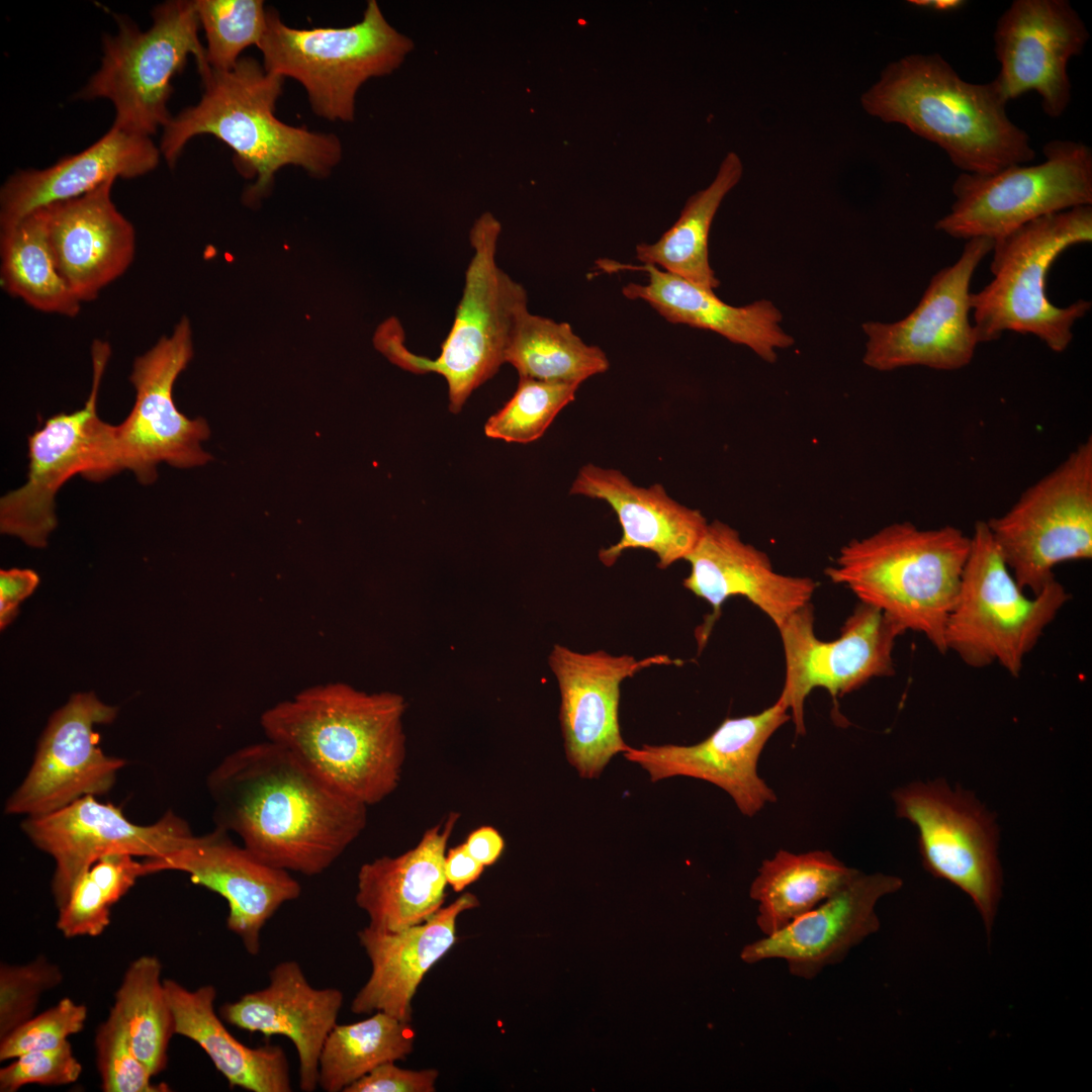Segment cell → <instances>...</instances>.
<instances>
[{
	"mask_svg": "<svg viewBox=\"0 0 1092 1092\" xmlns=\"http://www.w3.org/2000/svg\"><path fill=\"white\" fill-rule=\"evenodd\" d=\"M742 171L740 158L728 153L714 181L687 200L672 226L654 244L637 246V259L714 291L720 281L709 262V232L723 198L739 182Z\"/></svg>",
	"mask_w": 1092,
	"mask_h": 1092,
	"instance_id": "cell-36",
	"label": "cell"
},
{
	"mask_svg": "<svg viewBox=\"0 0 1092 1092\" xmlns=\"http://www.w3.org/2000/svg\"><path fill=\"white\" fill-rule=\"evenodd\" d=\"M160 149L148 135L112 125L82 152L60 159L42 170L11 175L0 191V225L26 214L82 196L116 178L131 179L159 165Z\"/></svg>",
	"mask_w": 1092,
	"mask_h": 1092,
	"instance_id": "cell-30",
	"label": "cell"
},
{
	"mask_svg": "<svg viewBox=\"0 0 1092 1092\" xmlns=\"http://www.w3.org/2000/svg\"><path fill=\"white\" fill-rule=\"evenodd\" d=\"M201 79L200 101L163 127L159 149L170 166L192 138L211 134L234 151L236 167L245 177L257 176L245 195L248 202H256L284 166H300L324 177L340 162L342 146L335 134L292 126L275 116L284 78L267 72L254 58H241L228 71L210 69Z\"/></svg>",
	"mask_w": 1092,
	"mask_h": 1092,
	"instance_id": "cell-4",
	"label": "cell"
},
{
	"mask_svg": "<svg viewBox=\"0 0 1092 1092\" xmlns=\"http://www.w3.org/2000/svg\"><path fill=\"white\" fill-rule=\"evenodd\" d=\"M152 16L153 24L145 31L118 19V32L103 38L101 67L77 95L84 100L109 99L115 109L114 126L148 136L170 121L172 80L188 56H193L201 77L210 71L198 37L194 1L164 2Z\"/></svg>",
	"mask_w": 1092,
	"mask_h": 1092,
	"instance_id": "cell-10",
	"label": "cell"
},
{
	"mask_svg": "<svg viewBox=\"0 0 1092 1092\" xmlns=\"http://www.w3.org/2000/svg\"><path fill=\"white\" fill-rule=\"evenodd\" d=\"M484 866L476 860L461 843L446 852L444 859V874L447 885L455 892L463 891L467 886L475 882Z\"/></svg>",
	"mask_w": 1092,
	"mask_h": 1092,
	"instance_id": "cell-50",
	"label": "cell"
},
{
	"mask_svg": "<svg viewBox=\"0 0 1092 1092\" xmlns=\"http://www.w3.org/2000/svg\"><path fill=\"white\" fill-rule=\"evenodd\" d=\"M438 1075L435 1069L407 1070L388 1062L348 1086L344 1092H434Z\"/></svg>",
	"mask_w": 1092,
	"mask_h": 1092,
	"instance_id": "cell-47",
	"label": "cell"
},
{
	"mask_svg": "<svg viewBox=\"0 0 1092 1092\" xmlns=\"http://www.w3.org/2000/svg\"><path fill=\"white\" fill-rule=\"evenodd\" d=\"M478 905L475 895L464 893L424 922L405 929L385 931L369 925L361 929L358 938L371 963V973L352 1000L351 1011H382L411 1022L418 986L454 945L458 916Z\"/></svg>",
	"mask_w": 1092,
	"mask_h": 1092,
	"instance_id": "cell-29",
	"label": "cell"
},
{
	"mask_svg": "<svg viewBox=\"0 0 1092 1092\" xmlns=\"http://www.w3.org/2000/svg\"><path fill=\"white\" fill-rule=\"evenodd\" d=\"M112 906L102 889L86 873L66 905L59 910L57 928L69 938L98 936L110 924Z\"/></svg>",
	"mask_w": 1092,
	"mask_h": 1092,
	"instance_id": "cell-46",
	"label": "cell"
},
{
	"mask_svg": "<svg viewBox=\"0 0 1092 1092\" xmlns=\"http://www.w3.org/2000/svg\"><path fill=\"white\" fill-rule=\"evenodd\" d=\"M863 109L936 144L971 174H992L1032 161L1029 136L1007 115L995 80H963L938 54H913L889 64L861 96Z\"/></svg>",
	"mask_w": 1092,
	"mask_h": 1092,
	"instance_id": "cell-3",
	"label": "cell"
},
{
	"mask_svg": "<svg viewBox=\"0 0 1092 1092\" xmlns=\"http://www.w3.org/2000/svg\"><path fill=\"white\" fill-rule=\"evenodd\" d=\"M1092 241V206H1077L1031 220L994 241L992 281L971 293L977 340H998L1005 332L1032 335L1056 353L1073 340L1076 322L1091 308L1078 299L1065 307L1049 300L1046 276L1067 249Z\"/></svg>",
	"mask_w": 1092,
	"mask_h": 1092,
	"instance_id": "cell-7",
	"label": "cell"
},
{
	"mask_svg": "<svg viewBox=\"0 0 1092 1092\" xmlns=\"http://www.w3.org/2000/svg\"><path fill=\"white\" fill-rule=\"evenodd\" d=\"M1020 588L1037 595L1061 563L1092 557V438L986 521Z\"/></svg>",
	"mask_w": 1092,
	"mask_h": 1092,
	"instance_id": "cell-12",
	"label": "cell"
},
{
	"mask_svg": "<svg viewBox=\"0 0 1092 1092\" xmlns=\"http://www.w3.org/2000/svg\"><path fill=\"white\" fill-rule=\"evenodd\" d=\"M161 974L157 957L135 959L125 971L110 1009L122 1021L134 1055L153 1076L166 1069L169 1042L175 1034Z\"/></svg>",
	"mask_w": 1092,
	"mask_h": 1092,
	"instance_id": "cell-39",
	"label": "cell"
},
{
	"mask_svg": "<svg viewBox=\"0 0 1092 1092\" xmlns=\"http://www.w3.org/2000/svg\"><path fill=\"white\" fill-rule=\"evenodd\" d=\"M97 1068L104 1092H165V1084L152 1083L153 1075L134 1055L125 1027L110 1010L95 1035Z\"/></svg>",
	"mask_w": 1092,
	"mask_h": 1092,
	"instance_id": "cell-42",
	"label": "cell"
},
{
	"mask_svg": "<svg viewBox=\"0 0 1092 1092\" xmlns=\"http://www.w3.org/2000/svg\"><path fill=\"white\" fill-rule=\"evenodd\" d=\"M163 871L183 872L193 884L220 895L229 907V930L252 956L260 951L267 921L301 894L290 872L264 862L218 827L202 835L193 833L169 853L143 860V876Z\"/></svg>",
	"mask_w": 1092,
	"mask_h": 1092,
	"instance_id": "cell-21",
	"label": "cell"
},
{
	"mask_svg": "<svg viewBox=\"0 0 1092 1092\" xmlns=\"http://www.w3.org/2000/svg\"><path fill=\"white\" fill-rule=\"evenodd\" d=\"M174 1017L175 1034L196 1042L231 1088L252 1092L292 1091L289 1063L279 1045L248 1046L225 1027L214 1009L216 989L204 985L187 989L164 980Z\"/></svg>",
	"mask_w": 1092,
	"mask_h": 1092,
	"instance_id": "cell-33",
	"label": "cell"
},
{
	"mask_svg": "<svg viewBox=\"0 0 1092 1092\" xmlns=\"http://www.w3.org/2000/svg\"><path fill=\"white\" fill-rule=\"evenodd\" d=\"M116 715L117 708L94 693L73 695L51 716L27 775L5 802V814L40 816L108 793L126 761L103 752L94 726Z\"/></svg>",
	"mask_w": 1092,
	"mask_h": 1092,
	"instance_id": "cell-19",
	"label": "cell"
},
{
	"mask_svg": "<svg viewBox=\"0 0 1092 1092\" xmlns=\"http://www.w3.org/2000/svg\"><path fill=\"white\" fill-rule=\"evenodd\" d=\"M0 282L8 294L42 312H80L82 302L57 266L43 207L0 225Z\"/></svg>",
	"mask_w": 1092,
	"mask_h": 1092,
	"instance_id": "cell-35",
	"label": "cell"
},
{
	"mask_svg": "<svg viewBox=\"0 0 1092 1092\" xmlns=\"http://www.w3.org/2000/svg\"><path fill=\"white\" fill-rule=\"evenodd\" d=\"M343 1000L337 988L312 987L300 965L289 960L269 972L265 988L225 1003L219 1014L240 1029L288 1037L298 1056L299 1088L312 1092L318 1086L320 1055L337 1024Z\"/></svg>",
	"mask_w": 1092,
	"mask_h": 1092,
	"instance_id": "cell-27",
	"label": "cell"
},
{
	"mask_svg": "<svg viewBox=\"0 0 1092 1092\" xmlns=\"http://www.w3.org/2000/svg\"><path fill=\"white\" fill-rule=\"evenodd\" d=\"M192 357V330L183 316L170 336L133 361L129 380L135 400L115 426L116 451L121 470L131 471L144 485L157 479L160 463L192 468L212 459L201 447L210 435L207 422L187 418L173 399L175 381Z\"/></svg>",
	"mask_w": 1092,
	"mask_h": 1092,
	"instance_id": "cell-15",
	"label": "cell"
},
{
	"mask_svg": "<svg viewBox=\"0 0 1092 1092\" xmlns=\"http://www.w3.org/2000/svg\"><path fill=\"white\" fill-rule=\"evenodd\" d=\"M1037 165H1012L992 174L963 172L949 212L935 230L954 239L1008 235L1038 217L1092 205V151L1080 142L1053 140Z\"/></svg>",
	"mask_w": 1092,
	"mask_h": 1092,
	"instance_id": "cell-13",
	"label": "cell"
},
{
	"mask_svg": "<svg viewBox=\"0 0 1092 1092\" xmlns=\"http://www.w3.org/2000/svg\"><path fill=\"white\" fill-rule=\"evenodd\" d=\"M63 981L58 965L44 957L24 965L0 966V1039L34 1016L40 996Z\"/></svg>",
	"mask_w": 1092,
	"mask_h": 1092,
	"instance_id": "cell-43",
	"label": "cell"
},
{
	"mask_svg": "<svg viewBox=\"0 0 1092 1092\" xmlns=\"http://www.w3.org/2000/svg\"><path fill=\"white\" fill-rule=\"evenodd\" d=\"M672 663L667 655L638 660L604 650L581 653L559 644L552 648L549 666L560 692L565 755L580 778H599L613 756L630 748L619 726L622 681L651 665Z\"/></svg>",
	"mask_w": 1092,
	"mask_h": 1092,
	"instance_id": "cell-20",
	"label": "cell"
},
{
	"mask_svg": "<svg viewBox=\"0 0 1092 1092\" xmlns=\"http://www.w3.org/2000/svg\"><path fill=\"white\" fill-rule=\"evenodd\" d=\"M505 363H510L520 377L577 385L609 369L605 352L585 344L569 324L529 310L515 327Z\"/></svg>",
	"mask_w": 1092,
	"mask_h": 1092,
	"instance_id": "cell-37",
	"label": "cell"
},
{
	"mask_svg": "<svg viewBox=\"0 0 1092 1092\" xmlns=\"http://www.w3.org/2000/svg\"><path fill=\"white\" fill-rule=\"evenodd\" d=\"M215 827L264 862L315 876L361 835L367 806L266 739L228 754L208 775Z\"/></svg>",
	"mask_w": 1092,
	"mask_h": 1092,
	"instance_id": "cell-1",
	"label": "cell"
},
{
	"mask_svg": "<svg viewBox=\"0 0 1092 1092\" xmlns=\"http://www.w3.org/2000/svg\"><path fill=\"white\" fill-rule=\"evenodd\" d=\"M411 1022L377 1011L364 1020L336 1024L318 1059V1087L344 1090L378 1066L405 1059L414 1049Z\"/></svg>",
	"mask_w": 1092,
	"mask_h": 1092,
	"instance_id": "cell-38",
	"label": "cell"
},
{
	"mask_svg": "<svg viewBox=\"0 0 1092 1092\" xmlns=\"http://www.w3.org/2000/svg\"><path fill=\"white\" fill-rule=\"evenodd\" d=\"M1088 39V29L1069 1L1015 0L996 23L1000 72L994 80L1007 101L1035 91L1044 113L1058 118L1072 97L1068 63Z\"/></svg>",
	"mask_w": 1092,
	"mask_h": 1092,
	"instance_id": "cell-22",
	"label": "cell"
},
{
	"mask_svg": "<svg viewBox=\"0 0 1092 1092\" xmlns=\"http://www.w3.org/2000/svg\"><path fill=\"white\" fill-rule=\"evenodd\" d=\"M405 710L404 698L396 693L330 682L271 706L260 724L268 740L368 807L391 795L400 782Z\"/></svg>",
	"mask_w": 1092,
	"mask_h": 1092,
	"instance_id": "cell-2",
	"label": "cell"
},
{
	"mask_svg": "<svg viewBox=\"0 0 1092 1092\" xmlns=\"http://www.w3.org/2000/svg\"><path fill=\"white\" fill-rule=\"evenodd\" d=\"M82 1065L73 1054L70 1041L54 1050L25 1053L0 1070V1091L15 1092L28 1084L44 1086L76 1082Z\"/></svg>",
	"mask_w": 1092,
	"mask_h": 1092,
	"instance_id": "cell-45",
	"label": "cell"
},
{
	"mask_svg": "<svg viewBox=\"0 0 1092 1092\" xmlns=\"http://www.w3.org/2000/svg\"><path fill=\"white\" fill-rule=\"evenodd\" d=\"M1071 596L1057 579L1028 597L1002 559L986 521H978L959 593L944 629L946 652L973 668L993 663L1012 676Z\"/></svg>",
	"mask_w": 1092,
	"mask_h": 1092,
	"instance_id": "cell-9",
	"label": "cell"
},
{
	"mask_svg": "<svg viewBox=\"0 0 1092 1092\" xmlns=\"http://www.w3.org/2000/svg\"><path fill=\"white\" fill-rule=\"evenodd\" d=\"M458 818L452 812L427 829L413 848L360 867L355 901L367 914L370 927L399 931L424 922L443 906L444 859Z\"/></svg>",
	"mask_w": 1092,
	"mask_h": 1092,
	"instance_id": "cell-32",
	"label": "cell"
},
{
	"mask_svg": "<svg viewBox=\"0 0 1092 1092\" xmlns=\"http://www.w3.org/2000/svg\"><path fill=\"white\" fill-rule=\"evenodd\" d=\"M910 4L917 7L929 8L937 11H952L966 4L962 0H911Z\"/></svg>",
	"mask_w": 1092,
	"mask_h": 1092,
	"instance_id": "cell-52",
	"label": "cell"
},
{
	"mask_svg": "<svg viewBox=\"0 0 1092 1092\" xmlns=\"http://www.w3.org/2000/svg\"><path fill=\"white\" fill-rule=\"evenodd\" d=\"M21 829L33 845L55 860L51 888L58 910L99 858L114 853L158 858L193 834L188 823L172 811L153 824L140 825L127 819L120 808L94 796L44 815L25 817Z\"/></svg>",
	"mask_w": 1092,
	"mask_h": 1092,
	"instance_id": "cell-18",
	"label": "cell"
},
{
	"mask_svg": "<svg viewBox=\"0 0 1092 1092\" xmlns=\"http://www.w3.org/2000/svg\"><path fill=\"white\" fill-rule=\"evenodd\" d=\"M789 720V709L778 699L757 714L726 718L699 743L630 746L623 755L646 770L651 782L677 776L709 782L724 790L743 815L753 817L777 801L757 764L767 741Z\"/></svg>",
	"mask_w": 1092,
	"mask_h": 1092,
	"instance_id": "cell-23",
	"label": "cell"
},
{
	"mask_svg": "<svg viewBox=\"0 0 1092 1092\" xmlns=\"http://www.w3.org/2000/svg\"><path fill=\"white\" fill-rule=\"evenodd\" d=\"M500 232V222L490 212L482 213L473 223L469 233L473 256L465 272L462 296L435 359L416 355L405 347L396 318L385 321L374 337L375 347L393 364L417 374L443 376L449 410L454 414L505 363L515 327L528 310L525 287L497 265Z\"/></svg>",
	"mask_w": 1092,
	"mask_h": 1092,
	"instance_id": "cell-6",
	"label": "cell"
},
{
	"mask_svg": "<svg viewBox=\"0 0 1092 1092\" xmlns=\"http://www.w3.org/2000/svg\"><path fill=\"white\" fill-rule=\"evenodd\" d=\"M39 577L31 569L11 568L0 571V627L6 628L16 617L19 604L38 585Z\"/></svg>",
	"mask_w": 1092,
	"mask_h": 1092,
	"instance_id": "cell-49",
	"label": "cell"
},
{
	"mask_svg": "<svg viewBox=\"0 0 1092 1092\" xmlns=\"http://www.w3.org/2000/svg\"><path fill=\"white\" fill-rule=\"evenodd\" d=\"M111 355L110 345L94 340L91 347L92 385L80 410L60 413L27 438L26 482L0 500L2 534L20 538L34 548L47 546L57 526L55 498L73 476L99 482L120 472L115 426L97 413L102 377Z\"/></svg>",
	"mask_w": 1092,
	"mask_h": 1092,
	"instance_id": "cell-11",
	"label": "cell"
},
{
	"mask_svg": "<svg viewBox=\"0 0 1092 1092\" xmlns=\"http://www.w3.org/2000/svg\"><path fill=\"white\" fill-rule=\"evenodd\" d=\"M134 857L125 853L108 854L99 858L87 871L112 905L143 877V861L135 860Z\"/></svg>",
	"mask_w": 1092,
	"mask_h": 1092,
	"instance_id": "cell-48",
	"label": "cell"
},
{
	"mask_svg": "<svg viewBox=\"0 0 1092 1092\" xmlns=\"http://www.w3.org/2000/svg\"><path fill=\"white\" fill-rule=\"evenodd\" d=\"M892 798L897 816L917 829L924 869L970 897L990 936L1003 882L993 814L973 793L942 779L913 782Z\"/></svg>",
	"mask_w": 1092,
	"mask_h": 1092,
	"instance_id": "cell-14",
	"label": "cell"
},
{
	"mask_svg": "<svg viewBox=\"0 0 1092 1092\" xmlns=\"http://www.w3.org/2000/svg\"><path fill=\"white\" fill-rule=\"evenodd\" d=\"M605 270L633 269L645 272L646 284L629 283L623 294L641 299L672 324L715 332L732 343L743 345L768 363L777 360V350L791 347L795 340L782 326L783 315L766 299L734 306L721 300L713 290L689 282L653 265L631 266L605 261Z\"/></svg>",
	"mask_w": 1092,
	"mask_h": 1092,
	"instance_id": "cell-31",
	"label": "cell"
},
{
	"mask_svg": "<svg viewBox=\"0 0 1092 1092\" xmlns=\"http://www.w3.org/2000/svg\"><path fill=\"white\" fill-rule=\"evenodd\" d=\"M570 493L602 499L617 514L622 537L599 551L606 566L615 564L626 550L645 549L657 556L659 568H667L687 558L708 525L699 510L669 497L661 484L637 486L619 470L590 463L580 468Z\"/></svg>",
	"mask_w": 1092,
	"mask_h": 1092,
	"instance_id": "cell-28",
	"label": "cell"
},
{
	"mask_svg": "<svg viewBox=\"0 0 1092 1092\" xmlns=\"http://www.w3.org/2000/svg\"><path fill=\"white\" fill-rule=\"evenodd\" d=\"M463 843L467 851L484 867L493 864L505 848L500 833L487 825L474 829Z\"/></svg>",
	"mask_w": 1092,
	"mask_h": 1092,
	"instance_id": "cell-51",
	"label": "cell"
},
{
	"mask_svg": "<svg viewBox=\"0 0 1092 1092\" xmlns=\"http://www.w3.org/2000/svg\"><path fill=\"white\" fill-rule=\"evenodd\" d=\"M811 603L793 613L779 628L785 655L780 697L791 714L797 735L806 733L804 706L816 688L837 698L874 677L894 674L893 650L905 631L879 609L859 603L845 620L840 636L823 641L815 634Z\"/></svg>",
	"mask_w": 1092,
	"mask_h": 1092,
	"instance_id": "cell-16",
	"label": "cell"
},
{
	"mask_svg": "<svg viewBox=\"0 0 1092 1092\" xmlns=\"http://www.w3.org/2000/svg\"><path fill=\"white\" fill-rule=\"evenodd\" d=\"M993 245L988 238L968 240L960 258L932 276L904 318L863 323V364L877 371L910 366L953 371L968 366L979 345L970 321L971 280Z\"/></svg>",
	"mask_w": 1092,
	"mask_h": 1092,
	"instance_id": "cell-17",
	"label": "cell"
},
{
	"mask_svg": "<svg viewBox=\"0 0 1092 1092\" xmlns=\"http://www.w3.org/2000/svg\"><path fill=\"white\" fill-rule=\"evenodd\" d=\"M88 1015L84 1004L63 998L56 1005L15 1028L0 1039V1061L12 1060L25 1053L54 1050L79 1033Z\"/></svg>",
	"mask_w": 1092,
	"mask_h": 1092,
	"instance_id": "cell-44",
	"label": "cell"
},
{
	"mask_svg": "<svg viewBox=\"0 0 1092 1092\" xmlns=\"http://www.w3.org/2000/svg\"><path fill=\"white\" fill-rule=\"evenodd\" d=\"M258 48L267 72L303 86L316 115L352 121L360 87L399 68L414 42L391 26L378 3L370 0L359 22L339 28H293L268 8Z\"/></svg>",
	"mask_w": 1092,
	"mask_h": 1092,
	"instance_id": "cell-8",
	"label": "cell"
},
{
	"mask_svg": "<svg viewBox=\"0 0 1092 1092\" xmlns=\"http://www.w3.org/2000/svg\"><path fill=\"white\" fill-rule=\"evenodd\" d=\"M902 886L899 877L858 871L812 910L745 945L741 959L749 964L783 960L793 976L811 980L825 967L843 961L851 948L879 930L877 903Z\"/></svg>",
	"mask_w": 1092,
	"mask_h": 1092,
	"instance_id": "cell-24",
	"label": "cell"
},
{
	"mask_svg": "<svg viewBox=\"0 0 1092 1092\" xmlns=\"http://www.w3.org/2000/svg\"><path fill=\"white\" fill-rule=\"evenodd\" d=\"M578 387L520 377L512 397L485 423V436L522 444L539 439L559 412L575 399Z\"/></svg>",
	"mask_w": 1092,
	"mask_h": 1092,
	"instance_id": "cell-40",
	"label": "cell"
},
{
	"mask_svg": "<svg viewBox=\"0 0 1092 1092\" xmlns=\"http://www.w3.org/2000/svg\"><path fill=\"white\" fill-rule=\"evenodd\" d=\"M857 872L828 850H778L761 862L750 887V897L758 903V928L763 935L779 931L840 890Z\"/></svg>",
	"mask_w": 1092,
	"mask_h": 1092,
	"instance_id": "cell-34",
	"label": "cell"
},
{
	"mask_svg": "<svg viewBox=\"0 0 1092 1092\" xmlns=\"http://www.w3.org/2000/svg\"><path fill=\"white\" fill-rule=\"evenodd\" d=\"M114 181L43 207L57 266L81 302L94 300L134 258V228L112 201Z\"/></svg>",
	"mask_w": 1092,
	"mask_h": 1092,
	"instance_id": "cell-26",
	"label": "cell"
},
{
	"mask_svg": "<svg viewBox=\"0 0 1092 1092\" xmlns=\"http://www.w3.org/2000/svg\"><path fill=\"white\" fill-rule=\"evenodd\" d=\"M194 3L205 32L210 69L231 70L245 49L259 46L267 23L262 0H196Z\"/></svg>",
	"mask_w": 1092,
	"mask_h": 1092,
	"instance_id": "cell-41",
	"label": "cell"
},
{
	"mask_svg": "<svg viewBox=\"0 0 1092 1092\" xmlns=\"http://www.w3.org/2000/svg\"><path fill=\"white\" fill-rule=\"evenodd\" d=\"M685 560L690 563L691 571L682 581L684 586L705 600L713 610L697 632L701 648L721 616L727 599L746 598L779 628L793 613L810 603L817 587L809 577L776 572L763 551L745 543L736 530L720 521L707 525Z\"/></svg>",
	"mask_w": 1092,
	"mask_h": 1092,
	"instance_id": "cell-25",
	"label": "cell"
},
{
	"mask_svg": "<svg viewBox=\"0 0 1092 1092\" xmlns=\"http://www.w3.org/2000/svg\"><path fill=\"white\" fill-rule=\"evenodd\" d=\"M970 550L971 536L957 527L894 523L849 541L825 574L945 654L944 629Z\"/></svg>",
	"mask_w": 1092,
	"mask_h": 1092,
	"instance_id": "cell-5",
	"label": "cell"
}]
</instances>
